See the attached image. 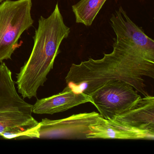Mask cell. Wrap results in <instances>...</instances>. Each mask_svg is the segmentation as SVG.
<instances>
[{"label": "cell", "instance_id": "7", "mask_svg": "<svg viewBox=\"0 0 154 154\" xmlns=\"http://www.w3.org/2000/svg\"><path fill=\"white\" fill-rule=\"evenodd\" d=\"M88 102L92 103L90 95L76 92L66 86L57 94L37 100L33 105L32 112L37 114H53Z\"/></svg>", "mask_w": 154, "mask_h": 154}, {"label": "cell", "instance_id": "6", "mask_svg": "<svg viewBox=\"0 0 154 154\" xmlns=\"http://www.w3.org/2000/svg\"><path fill=\"white\" fill-rule=\"evenodd\" d=\"M116 39L143 53L154 57V41L128 17L122 7L110 19Z\"/></svg>", "mask_w": 154, "mask_h": 154}, {"label": "cell", "instance_id": "1", "mask_svg": "<svg viewBox=\"0 0 154 154\" xmlns=\"http://www.w3.org/2000/svg\"><path fill=\"white\" fill-rule=\"evenodd\" d=\"M113 50L100 59L72 64L65 77L67 86L90 95L106 82L120 80L144 96L149 95L143 76L154 78V57L114 38Z\"/></svg>", "mask_w": 154, "mask_h": 154}, {"label": "cell", "instance_id": "4", "mask_svg": "<svg viewBox=\"0 0 154 154\" xmlns=\"http://www.w3.org/2000/svg\"><path fill=\"white\" fill-rule=\"evenodd\" d=\"M90 95L100 116L107 120L125 112L141 98L131 85L120 80L106 82Z\"/></svg>", "mask_w": 154, "mask_h": 154}, {"label": "cell", "instance_id": "3", "mask_svg": "<svg viewBox=\"0 0 154 154\" xmlns=\"http://www.w3.org/2000/svg\"><path fill=\"white\" fill-rule=\"evenodd\" d=\"M32 0H6L0 4V63L11 59L21 35L34 24Z\"/></svg>", "mask_w": 154, "mask_h": 154}, {"label": "cell", "instance_id": "5", "mask_svg": "<svg viewBox=\"0 0 154 154\" xmlns=\"http://www.w3.org/2000/svg\"><path fill=\"white\" fill-rule=\"evenodd\" d=\"M100 117L99 113L93 112L61 119H42L37 130L38 138L87 139L90 127L97 123Z\"/></svg>", "mask_w": 154, "mask_h": 154}, {"label": "cell", "instance_id": "9", "mask_svg": "<svg viewBox=\"0 0 154 154\" xmlns=\"http://www.w3.org/2000/svg\"><path fill=\"white\" fill-rule=\"evenodd\" d=\"M39 122L32 114L8 113L0 114V136L7 139L38 138Z\"/></svg>", "mask_w": 154, "mask_h": 154}, {"label": "cell", "instance_id": "12", "mask_svg": "<svg viewBox=\"0 0 154 154\" xmlns=\"http://www.w3.org/2000/svg\"><path fill=\"white\" fill-rule=\"evenodd\" d=\"M3 1H4V0H0V4H1V3H2Z\"/></svg>", "mask_w": 154, "mask_h": 154}, {"label": "cell", "instance_id": "11", "mask_svg": "<svg viewBox=\"0 0 154 154\" xmlns=\"http://www.w3.org/2000/svg\"><path fill=\"white\" fill-rule=\"evenodd\" d=\"M107 0H81L72 6L75 22L86 26H91Z\"/></svg>", "mask_w": 154, "mask_h": 154}, {"label": "cell", "instance_id": "8", "mask_svg": "<svg viewBox=\"0 0 154 154\" xmlns=\"http://www.w3.org/2000/svg\"><path fill=\"white\" fill-rule=\"evenodd\" d=\"M86 138L118 139L123 140L154 139V132L140 130L100 117L97 123L90 127Z\"/></svg>", "mask_w": 154, "mask_h": 154}, {"label": "cell", "instance_id": "2", "mask_svg": "<svg viewBox=\"0 0 154 154\" xmlns=\"http://www.w3.org/2000/svg\"><path fill=\"white\" fill-rule=\"evenodd\" d=\"M71 29L66 25L58 3L47 18L41 16L33 38L34 45L28 60L17 74L18 92L23 99L36 97L38 90L47 80L62 41Z\"/></svg>", "mask_w": 154, "mask_h": 154}, {"label": "cell", "instance_id": "10", "mask_svg": "<svg viewBox=\"0 0 154 154\" xmlns=\"http://www.w3.org/2000/svg\"><path fill=\"white\" fill-rule=\"evenodd\" d=\"M112 120L137 129L154 132V97L144 96Z\"/></svg>", "mask_w": 154, "mask_h": 154}]
</instances>
